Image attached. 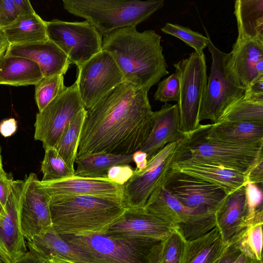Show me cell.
Returning a JSON list of instances; mask_svg holds the SVG:
<instances>
[{"mask_svg":"<svg viewBox=\"0 0 263 263\" xmlns=\"http://www.w3.org/2000/svg\"><path fill=\"white\" fill-rule=\"evenodd\" d=\"M65 9L84 18L102 35L146 21L164 5L163 0H63Z\"/></svg>","mask_w":263,"mask_h":263,"instance_id":"277c9868","label":"cell"},{"mask_svg":"<svg viewBox=\"0 0 263 263\" xmlns=\"http://www.w3.org/2000/svg\"><path fill=\"white\" fill-rule=\"evenodd\" d=\"M171 166L222 187L228 194L247 183L246 174L222 165L192 158L176 159Z\"/></svg>","mask_w":263,"mask_h":263,"instance_id":"d6986e66","label":"cell"},{"mask_svg":"<svg viewBox=\"0 0 263 263\" xmlns=\"http://www.w3.org/2000/svg\"><path fill=\"white\" fill-rule=\"evenodd\" d=\"M34 97L39 111L65 90L64 75L43 77L35 85Z\"/></svg>","mask_w":263,"mask_h":263,"instance_id":"e575fe53","label":"cell"},{"mask_svg":"<svg viewBox=\"0 0 263 263\" xmlns=\"http://www.w3.org/2000/svg\"><path fill=\"white\" fill-rule=\"evenodd\" d=\"M43 78L39 65L29 59L5 54L0 60V84H36Z\"/></svg>","mask_w":263,"mask_h":263,"instance_id":"d4e9b609","label":"cell"},{"mask_svg":"<svg viewBox=\"0 0 263 263\" xmlns=\"http://www.w3.org/2000/svg\"><path fill=\"white\" fill-rule=\"evenodd\" d=\"M17 121L12 118L3 120L0 123V134L4 137L13 135L17 130Z\"/></svg>","mask_w":263,"mask_h":263,"instance_id":"ee69618b","label":"cell"},{"mask_svg":"<svg viewBox=\"0 0 263 263\" xmlns=\"http://www.w3.org/2000/svg\"><path fill=\"white\" fill-rule=\"evenodd\" d=\"M174 66L180 85L179 99L177 104L180 129L187 134L200 125L199 116L208 81L205 57L203 52L194 51Z\"/></svg>","mask_w":263,"mask_h":263,"instance_id":"ba28073f","label":"cell"},{"mask_svg":"<svg viewBox=\"0 0 263 263\" xmlns=\"http://www.w3.org/2000/svg\"><path fill=\"white\" fill-rule=\"evenodd\" d=\"M262 154L263 144L236 145L216 140L206 137L199 126L177 142L174 160L192 158L246 175L263 159Z\"/></svg>","mask_w":263,"mask_h":263,"instance_id":"5b68a950","label":"cell"},{"mask_svg":"<svg viewBox=\"0 0 263 263\" xmlns=\"http://www.w3.org/2000/svg\"><path fill=\"white\" fill-rule=\"evenodd\" d=\"M227 246L216 227L199 238L185 240L179 263H213Z\"/></svg>","mask_w":263,"mask_h":263,"instance_id":"484cf974","label":"cell"},{"mask_svg":"<svg viewBox=\"0 0 263 263\" xmlns=\"http://www.w3.org/2000/svg\"><path fill=\"white\" fill-rule=\"evenodd\" d=\"M177 142L166 144L147 161L143 170H135L123 185L125 208H144L174 161Z\"/></svg>","mask_w":263,"mask_h":263,"instance_id":"4fadbf2b","label":"cell"},{"mask_svg":"<svg viewBox=\"0 0 263 263\" xmlns=\"http://www.w3.org/2000/svg\"><path fill=\"white\" fill-rule=\"evenodd\" d=\"M25 184V179L13 181L12 192L5 207L6 213L0 219L1 232L12 262L27 252L20 223L21 199Z\"/></svg>","mask_w":263,"mask_h":263,"instance_id":"ffe728a7","label":"cell"},{"mask_svg":"<svg viewBox=\"0 0 263 263\" xmlns=\"http://www.w3.org/2000/svg\"><path fill=\"white\" fill-rule=\"evenodd\" d=\"M41 183L50 197L93 196L118 201L124 206L123 186L115 184L107 178L74 175L56 181H41Z\"/></svg>","mask_w":263,"mask_h":263,"instance_id":"2e32d148","label":"cell"},{"mask_svg":"<svg viewBox=\"0 0 263 263\" xmlns=\"http://www.w3.org/2000/svg\"><path fill=\"white\" fill-rule=\"evenodd\" d=\"M211 139L236 145L263 144V121L226 122L199 125Z\"/></svg>","mask_w":263,"mask_h":263,"instance_id":"603a6c76","label":"cell"},{"mask_svg":"<svg viewBox=\"0 0 263 263\" xmlns=\"http://www.w3.org/2000/svg\"><path fill=\"white\" fill-rule=\"evenodd\" d=\"M246 184L228 194L215 214L216 227L226 245L235 242L247 228Z\"/></svg>","mask_w":263,"mask_h":263,"instance_id":"ac0fdd59","label":"cell"},{"mask_svg":"<svg viewBox=\"0 0 263 263\" xmlns=\"http://www.w3.org/2000/svg\"><path fill=\"white\" fill-rule=\"evenodd\" d=\"M233 263H256L254 260L247 257L242 253Z\"/></svg>","mask_w":263,"mask_h":263,"instance_id":"681fc988","label":"cell"},{"mask_svg":"<svg viewBox=\"0 0 263 263\" xmlns=\"http://www.w3.org/2000/svg\"><path fill=\"white\" fill-rule=\"evenodd\" d=\"M77 74L76 82L86 110L124 82L111 55L102 49L78 67Z\"/></svg>","mask_w":263,"mask_h":263,"instance_id":"8fae6325","label":"cell"},{"mask_svg":"<svg viewBox=\"0 0 263 263\" xmlns=\"http://www.w3.org/2000/svg\"><path fill=\"white\" fill-rule=\"evenodd\" d=\"M84 109L75 82L36 114L34 139L42 142L44 149L54 148L70 121Z\"/></svg>","mask_w":263,"mask_h":263,"instance_id":"7c38bea8","label":"cell"},{"mask_svg":"<svg viewBox=\"0 0 263 263\" xmlns=\"http://www.w3.org/2000/svg\"><path fill=\"white\" fill-rule=\"evenodd\" d=\"M162 182L166 190L184 206L202 213L216 214L228 195L220 186L172 166Z\"/></svg>","mask_w":263,"mask_h":263,"instance_id":"9c48e42d","label":"cell"},{"mask_svg":"<svg viewBox=\"0 0 263 263\" xmlns=\"http://www.w3.org/2000/svg\"><path fill=\"white\" fill-rule=\"evenodd\" d=\"M60 236L88 263H151V251L161 242L128 239L106 234Z\"/></svg>","mask_w":263,"mask_h":263,"instance_id":"8992f818","label":"cell"},{"mask_svg":"<svg viewBox=\"0 0 263 263\" xmlns=\"http://www.w3.org/2000/svg\"><path fill=\"white\" fill-rule=\"evenodd\" d=\"M152 263H157V262L156 261H155V260H153L152 261Z\"/></svg>","mask_w":263,"mask_h":263,"instance_id":"11a10c76","label":"cell"},{"mask_svg":"<svg viewBox=\"0 0 263 263\" xmlns=\"http://www.w3.org/2000/svg\"><path fill=\"white\" fill-rule=\"evenodd\" d=\"M49 204L52 227L60 235L105 234L125 209L118 201L88 196L50 197Z\"/></svg>","mask_w":263,"mask_h":263,"instance_id":"3957f363","label":"cell"},{"mask_svg":"<svg viewBox=\"0 0 263 263\" xmlns=\"http://www.w3.org/2000/svg\"><path fill=\"white\" fill-rule=\"evenodd\" d=\"M245 121H263V97L245 92L224 109L216 123Z\"/></svg>","mask_w":263,"mask_h":263,"instance_id":"f546056e","label":"cell"},{"mask_svg":"<svg viewBox=\"0 0 263 263\" xmlns=\"http://www.w3.org/2000/svg\"><path fill=\"white\" fill-rule=\"evenodd\" d=\"M48 39L77 67L102 50V35L87 21L70 22L57 19L46 21Z\"/></svg>","mask_w":263,"mask_h":263,"instance_id":"30bf717a","label":"cell"},{"mask_svg":"<svg viewBox=\"0 0 263 263\" xmlns=\"http://www.w3.org/2000/svg\"><path fill=\"white\" fill-rule=\"evenodd\" d=\"M21 199V232L27 241L51 229L50 197L36 174L30 173L25 179Z\"/></svg>","mask_w":263,"mask_h":263,"instance_id":"5bb4252c","label":"cell"},{"mask_svg":"<svg viewBox=\"0 0 263 263\" xmlns=\"http://www.w3.org/2000/svg\"><path fill=\"white\" fill-rule=\"evenodd\" d=\"M13 181L8 175L0 178V203L4 208L12 192Z\"/></svg>","mask_w":263,"mask_h":263,"instance_id":"7bdbcfd3","label":"cell"},{"mask_svg":"<svg viewBox=\"0 0 263 263\" xmlns=\"http://www.w3.org/2000/svg\"><path fill=\"white\" fill-rule=\"evenodd\" d=\"M240 253L241 252L236 248L235 242L229 243L221 255L213 263H233Z\"/></svg>","mask_w":263,"mask_h":263,"instance_id":"60d3db41","label":"cell"},{"mask_svg":"<svg viewBox=\"0 0 263 263\" xmlns=\"http://www.w3.org/2000/svg\"><path fill=\"white\" fill-rule=\"evenodd\" d=\"M161 30L164 33L180 39L188 46L194 48L197 52H203V50L209 45L210 37L207 32V36H205L189 28L170 23H166L161 28Z\"/></svg>","mask_w":263,"mask_h":263,"instance_id":"d590c367","label":"cell"},{"mask_svg":"<svg viewBox=\"0 0 263 263\" xmlns=\"http://www.w3.org/2000/svg\"><path fill=\"white\" fill-rule=\"evenodd\" d=\"M136 27L119 29L105 35L102 49L111 55L124 82L148 92L169 72L161 36L154 30L140 32Z\"/></svg>","mask_w":263,"mask_h":263,"instance_id":"7a4b0ae2","label":"cell"},{"mask_svg":"<svg viewBox=\"0 0 263 263\" xmlns=\"http://www.w3.org/2000/svg\"><path fill=\"white\" fill-rule=\"evenodd\" d=\"M234 13L237 39H263V0H236Z\"/></svg>","mask_w":263,"mask_h":263,"instance_id":"83f0119b","label":"cell"},{"mask_svg":"<svg viewBox=\"0 0 263 263\" xmlns=\"http://www.w3.org/2000/svg\"><path fill=\"white\" fill-rule=\"evenodd\" d=\"M134 172L128 164H118L111 167L107 172V178L115 184L123 186Z\"/></svg>","mask_w":263,"mask_h":263,"instance_id":"ab89813d","label":"cell"},{"mask_svg":"<svg viewBox=\"0 0 263 263\" xmlns=\"http://www.w3.org/2000/svg\"><path fill=\"white\" fill-rule=\"evenodd\" d=\"M0 257L5 263H12L10 256L6 248L0 229Z\"/></svg>","mask_w":263,"mask_h":263,"instance_id":"7dc6e473","label":"cell"},{"mask_svg":"<svg viewBox=\"0 0 263 263\" xmlns=\"http://www.w3.org/2000/svg\"><path fill=\"white\" fill-rule=\"evenodd\" d=\"M12 263H47L34 251L29 250Z\"/></svg>","mask_w":263,"mask_h":263,"instance_id":"f6af8a7d","label":"cell"},{"mask_svg":"<svg viewBox=\"0 0 263 263\" xmlns=\"http://www.w3.org/2000/svg\"><path fill=\"white\" fill-rule=\"evenodd\" d=\"M133 162L136 164V167L135 170L140 171L144 169L147 164V156L146 153L141 151H137L133 154Z\"/></svg>","mask_w":263,"mask_h":263,"instance_id":"bcb514c9","label":"cell"},{"mask_svg":"<svg viewBox=\"0 0 263 263\" xmlns=\"http://www.w3.org/2000/svg\"><path fill=\"white\" fill-rule=\"evenodd\" d=\"M247 228L251 225L263 223L262 193L256 184L247 182Z\"/></svg>","mask_w":263,"mask_h":263,"instance_id":"74e56055","label":"cell"},{"mask_svg":"<svg viewBox=\"0 0 263 263\" xmlns=\"http://www.w3.org/2000/svg\"><path fill=\"white\" fill-rule=\"evenodd\" d=\"M10 45L4 32L0 31V60L5 54Z\"/></svg>","mask_w":263,"mask_h":263,"instance_id":"c3c4849f","label":"cell"},{"mask_svg":"<svg viewBox=\"0 0 263 263\" xmlns=\"http://www.w3.org/2000/svg\"><path fill=\"white\" fill-rule=\"evenodd\" d=\"M176 229L171 222L145 208H125L122 215L105 234L135 240L161 241Z\"/></svg>","mask_w":263,"mask_h":263,"instance_id":"9a60e30c","label":"cell"},{"mask_svg":"<svg viewBox=\"0 0 263 263\" xmlns=\"http://www.w3.org/2000/svg\"><path fill=\"white\" fill-rule=\"evenodd\" d=\"M5 209L0 203V219L3 218V217L5 215Z\"/></svg>","mask_w":263,"mask_h":263,"instance_id":"816d5d0a","label":"cell"},{"mask_svg":"<svg viewBox=\"0 0 263 263\" xmlns=\"http://www.w3.org/2000/svg\"><path fill=\"white\" fill-rule=\"evenodd\" d=\"M147 93L123 82L86 110L78 154L131 155L138 151L153 125Z\"/></svg>","mask_w":263,"mask_h":263,"instance_id":"6da1fadb","label":"cell"},{"mask_svg":"<svg viewBox=\"0 0 263 263\" xmlns=\"http://www.w3.org/2000/svg\"><path fill=\"white\" fill-rule=\"evenodd\" d=\"M34 11L27 0H0V31L11 25L20 16Z\"/></svg>","mask_w":263,"mask_h":263,"instance_id":"8d00e7d4","label":"cell"},{"mask_svg":"<svg viewBox=\"0 0 263 263\" xmlns=\"http://www.w3.org/2000/svg\"><path fill=\"white\" fill-rule=\"evenodd\" d=\"M26 245L30 250L37 253L47 262L88 263L54 231L53 227L27 241Z\"/></svg>","mask_w":263,"mask_h":263,"instance_id":"cb8c5ba5","label":"cell"},{"mask_svg":"<svg viewBox=\"0 0 263 263\" xmlns=\"http://www.w3.org/2000/svg\"><path fill=\"white\" fill-rule=\"evenodd\" d=\"M180 85L178 77L175 72L159 82L154 95V100L165 103L171 101L178 102L179 99Z\"/></svg>","mask_w":263,"mask_h":263,"instance_id":"f35d334b","label":"cell"},{"mask_svg":"<svg viewBox=\"0 0 263 263\" xmlns=\"http://www.w3.org/2000/svg\"><path fill=\"white\" fill-rule=\"evenodd\" d=\"M208 46L212 61L199 121L210 120L215 124L224 109L244 95L245 89L233 67L230 53L218 49L210 38Z\"/></svg>","mask_w":263,"mask_h":263,"instance_id":"52a82bcc","label":"cell"},{"mask_svg":"<svg viewBox=\"0 0 263 263\" xmlns=\"http://www.w3.org/2000/svg\"><path fill=\"white\" fill-rule=\"evenodd\" d=\"M47 263H68L65 262H61V261H49Z\"/></svg>","mask_w":263,"mask_h":263,"instance_id":"f5cc1de1","label":"cell"},{"mask_svg":"<svg viewBox=\"0 0 263 263\" xmlns=\"http://www.w3.org/2000/svg\"><path fill=\"white\" fill-rule=\"evenodd\" d=\"M0 263H5L1 257H0Z\"/></svg>","mask_w":263,"mask_h":263,"instance_id":"db71d44e","label":"cell"},{"mask_svg":"<svg viewBox=\"0 0 263 263\" xmlns=\"http://www.w3.org/2000/svg\"><path fill=\"white\" fill-rule=\"evenodd\" d=\"M185 241L176 229L154 247L150 257L157 263H179Z\"/></svg>","mask_w":263,"mask_h":263,"instance_id":"1f68e13d","label":"cell"},{"mask_svg":"<svg viewBox=\"0 0 263 263\" xmlns=\"http://www.w3.org/2000/svg\"><path fill=\"white\" fill-rule=\"evenodd\" d=\"M233 67L247 89L263 75V39H236L230 52Z\"/></svg>","mask_w":263,"mask_h":263,"instance_id":"7402d4cb","label":"cell"},{"mask_svg":"<svg viewBox=\"0 0 263 263\" xmlns=\"http://www.w3.org/2000/svg\"><path fill=\"white\" fill-rule=\"evenodd\" d=\"M43 182L56 181L72 177V171L54 148L45 149V155L41 164Z\"/></svg>","mask_w":263,"mask_h":263,"instance_id":"836d02e7","label":"cell"},{"mask_svg":"<svg viewBox=\"0 0 263 263\" xmlns=\"http://www.w3.org/2000/svg\"><path fill=\"white\" fill-rule=\"evenodd\" d=\"M185 135L180 129L177 104L166 103L160 110L153 111L151 132L139 150L146 153L148 160L166 144L179 141Z\"/></svg>","mask_w":263,"mask_h":263,"instance_id":"e0dca14e","label":"cell"},{"mask_svg":"<svg viewBox=\"0 0 263 263\" xmlns=\"http://www.w3.org/2000/svg\"><path fill=\"white\" fill-rule=\"evenodd\" d=\"M133 162V155L106 152L77 154L74 175L89 178H107L109 169L116 165Z\"/></svg>","mask_w":263,"mask_h":263,"instance_id":"f1b7e54d","label":"cell"},{"mask_svg":"<svg viewBox=\"0 0 263 263\" xmlns=\"http://www.w3.org/2000/svg\"><path fill=\"white\" fill-rule=\"evenodd\" d=\"M1 146H0V178L7 175L8 174L5 172L2 164V156L1 153Z\"/></svg>","mask_w":263,"mask_h":263,"instance_id":"f907efd6","label":"cell"},{"mask_svg":"<svg viewBox=\"0 0 263 263\" xmlns=\"http://www.w3.org/2000/svg\"><path fill=\"white\" fill-rule=\"evenodd\" d=\"M6 55L22 57L36 63L43 77L64 75L71 63L68 57L52 42L10 45Z\"/></svg>","mask_w":263,"mask_h":263,"instance_id":"44dd1931","label":"cell"},{"mask_svg":"<svg viewBox=\"0 0 263 263\" xmlns=\"http://www.w3.org/2000/svg\"><path fill=\"white\" fill-rule=\"evenodd\" d=\"M86 110H81L64 130L54 148L69 167L75 171L74 164L78 154V143Z\"/></svg>","mask_w":263,"mask_h":263,"instance_id":"4dcf8cb0","label":"cell"},{"mask_svg":"<svg viewBox=\"0 0 263 263\" xmlns=\"http://www.w3.org/2000/svg\"><path fill=\"white\" fill-rule=\"evenodd\" d=\"M2 31L11 45L42 43L49 40L46 21L35 11L20 16Z\"/></svg>","mask_w":263,"mask_h":263,"instance_id":"4316f807","label":"cell"},{"mask_svg":"<svg viewBox=\"0 0 263 263\" xmlns=\"http://www.w3.org/2000/svg\"><path fill=\"white\" fill-rule=\"evenodd\" d=\"M263 159L257 162L246 175L247 182L262 185L263 182Z\"/></svg>","mask_w":263,"mask_h":263,"instance_id":"b9f144b4","label":"cell"},{"mask_svg":"<svg viewBox=\"0 0 263 263\" xmlns=\"http://www.w3.org/2000/svg\"><path fill=\"white\" fill-rule=\"evenodd\" d=\"M262 224L258 223L249 226L235 242L241 253L256 263H262Z\"/></svg>","mask_w":263,"mask_h":263,"instance_id":"d6a6232c","label":"cell"}]
</instances>
